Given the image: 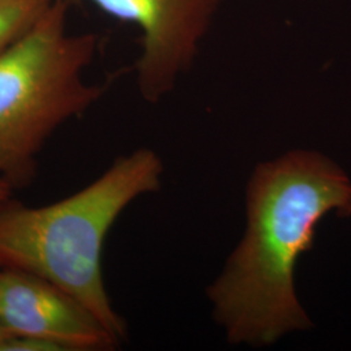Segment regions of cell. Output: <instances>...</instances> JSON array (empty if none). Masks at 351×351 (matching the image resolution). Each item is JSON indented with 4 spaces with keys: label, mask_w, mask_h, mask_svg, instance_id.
Wrapping results in <instances>:
<instances>
[{
    "label": "cell",
    "mask_w": 351,
    "mask_h": 351,
    "mask_svg": "<svg viewBox=\"0 0 351 351\" xmlns=\"http://www.w3.org/2000/svg\"><path fill=\"white\" fill-rule=\"evenodd\" d=\"M163 163L150 149L117 158L95 181L42 207L12 197L0 202V267L45 277L95 315L119 342L125 320L106 290L101 254L108 232L126 207L162 188Z\"/></svg>",
    "instance_id": "7a4b0ae2"
},
{
    "label": "cell",
    "mask_w": 351,
    "mask_h": 351,
    "mask_svg": "<svg viewBox=\"0 0 351 351\" xmlns=\"http://www.w3.org/2000/svg\"><path fill=\"white\" fill-rule=\"evenodd\" d=\"M13 194V189L11 185H8L5 181L0 180V202L5 201L11 198Z\"/></svg>",
    "instance_id": "52a82bcc"
},
{
    "label": "cell",
    "mask_w": 351,
    "mask_h": 351,
    "mask_svg": "<svg viewBox=\"0 0 351 351\" xmlns=\"http://www.w3.org/2000/svg\"><path fill=\"white\" fill-rule=\"evenodd\" d=\"M246 211V233L207 295L230 343L262 348L311 326L295 265L326 215H351V181L319 152L289 151L255 168Z\"/></svg>",
    "instance_id": "6da1fadb"
},
{
    "label": "cell",
    "mask_w": 351,
    "mask_h": 351,
    "mask_svg": "<svg viewBox=\"0 0 351 351\" xmlns=\"http://www.w3.org/2000/svg\"><path fill=\"white\" fill-rule=\"evenodd\" d=\"M142 33L137 62L141 95L156 103L168 94L198 52L221 0H88Z\"/></svg>",
    "instance_id": "277c9868"
},
{
    "label": "cell",
    "mask_w": 351,
    "mask_h": 351,
    "mask_svg": "<svg viewBox=\"0 0 351 351\" xmlns=\"http://www.w3.org/2000/svg\"><path fill=\"white\" fill-rule=\"evenodd\" d=\"M3 337H4V335H3V330H1V328H0V342H1Z\"/></svg>",
    "instance_id": "9c48e42d"
},
{
    "label": "cell",
    "mask_w": 351,
    "mask_h": 351,
    "mask_svg": "<svg viewBox=\"0 0 351 351\" xmlns=\"http://www.w3.org/2000/svg\"><path fill=\"white\" fill-rule=\"evenodd\" d=\"M4 336L45 339L62 351L111 350L120 342L85 304L45 277L0 267Z\"/></svg>",
    "instance_id": "5b68a950"
},
{
    "label": "cell",
    "mask_w": 351,
    "mask_h": 351,
    "mask_svg": "<svg viewBox=\"0 0 351 351\" xmlns=\"http://www.w3.org/2000/svg\"><path fill=\"white\" fill-rule=\"evenodd\" d=\"M11 1H14V0H0V4H5V3H11Z\"/></svg>",
    "instance_id": "ba28073f"
},
{
    "label": "cell",
    "mask_w": 351,
    "mask_h": 351,
    "mask_svg": "<svg viewBox=\"0 0 351 351\" xmlns=\"http://www.w3.org/2000/svg\"><path fill=\"white\" fill-rule=\"evenodd\" d=\"M66 10V0H52L0 55V180L13 190L34 181L38 155L55 130L82 116L104 93L82 78L97 37L68 34Z\"/></svg>",
    "instance_id": "3957f363"
},
{
    "label": "cell",
    "mask_w": 351,
    "mask_h": 351,
    "mask_svg": "<svg viewBox=\"0 0 351 351\" xmlns=\"http://www.w3.org/2000/svg\"><path fill=\"white\" fill-rule=\"evenodd\" d=\"M52 0H14L0 4V55L34 25Z\"/></svg>",
    "instance_id": "8992f818"
}]
</instances>
